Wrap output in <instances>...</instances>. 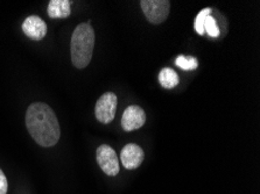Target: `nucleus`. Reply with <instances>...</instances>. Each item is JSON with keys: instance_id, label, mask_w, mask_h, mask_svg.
Returning <instances> with one entry per match:
<instances>
[{"instance_id": "13", "label": "nucleus", "mask_w": 260, "mask_h": 194, "mask_svg": "<svg viewBox=\"0 0 260 194\" xmlns=\"http://www.w3.org/2000/svg\"><path fill=\"white\" fill-rule=\"evenodd\" d=\"M211 13V9H204L200 12L198 17L195 19V30L199 35L204 34V21H206L207 17H209Z\"/></svg>"}, {"instance_id": "10", "label": "nucleus", "mask_w": 260, "mask_h": 194, "mask_svg": "<svg viewBox=\"0 0 260 194\" xmlns=\"http://www.w3.org/2000/svg\"><path fill=\"white\" fill-rule=\"evenodd\" d=\"M159 82H160V84L162 85V88L173 89V88H175L176 85H179L180 79L174 70L169 69V68H165L161 70V72L159 74Z\"/></svg>"}, {"instance_id": "12", "label": "nucleus", "mask_w": 260, "mask_h": 194, "mask_svg": "<svg viewBox=\"0 0 260 194\" xmlns=\"http://www.w3.org/2000/svg\"><path fill=\"white\" fill-rule=\"evenodd\" d=\"M207 31V34L210 37H218L219 36V28L217 22H216L215 18H212L211 15L207 17L206 21H204V33Z\"/></svg>"}, {"instance_id": "5", "label": "nucleus", "mask_w": 260, "mask_h": 194, "mask_svg": "<svg viewBox=\"0 0 260 194\" xmlns=\"http://www.w3.org/2000/svg\"><path fill=\"white\" fill-rule=\"evenodd\" d=\"M97 162L106 176L115 177L120 171L119 161L115 150L108 144H102L97 149Z\"/></svg>"}, {"instance_id": "3", "label": "nucleus", "mask_w": 260, "mask_h": 194, "mask_svg": "<svg viewBox=\"0 0 260 194\" xmlns=\"http://www.w3.org/2000/svg\"><path fill=\"white\" fill-rule=\"evenodd\" d=\"M140 6L149 22L160 25L168 17L171 3L168 0H141Z\"/></svg>"}, {"instance_id": "8", "label": "nucleus", "mask_w": 260, "mask_h": 194, "mask_svg": "<svg viewBox=\"0 0 260 194\" xmlns=\"http://www.w3.org/2000/svg\"><path fill=\"white\" fill-rule=\"evenodd\" d=\"M22 31L26 36L34 40V41H40L47 34V25L41 18L37 15H30L22 23Z\"/></svg>"}, {"instance_id": "4", "label": "nucleus", "mask_w": 260, "mask_h": 194, "mask_svg": "<svg viewBox=\"0 0 260 194\" xmlns=\"http://www.w3.org/2000/svg\"><path fill=\"white\" fill-rule=\"evenodd\" d=\"M117 104L118 99L113 92L102 94L96 104V108H94V115H96L97 120L104 125L110 124L116 117Z\"/></svg>"}, {"instance_id": "2", "label": "nucleus", "mask_w": 260, "mask_h": 194, "mask_svg": "<svg viewBox=\"0 0 260 194\" xmlns=\"http://www.w3.org/2000/svg\"><path fill=\"white\" fill-rule=\"evenodd\" d=\"M94 30L90 22H84L75 28L72 42H70V54L75 68L84 69L92 59L94 48Z\"/></svg>"}, {"instance_id": "7", "label": "nucleus", "mask_w": 260, "mask_h": 194, "mask_svg": "<svg viewBox=\"0 0 260 194\" xmlns=\"http://www.w3.org/2000/svg\"><path fill=\"white\" fill-rule=\"evenodd\" d=\"M120 160L124 168L127 170H135L139 168L144 161V151L138 144H126L120 152Z\"/></svg>"}, {"instance_id": "11", "label": "nucleus", "mask_w": 260, "mask_h": 194, "mask_svg": "<svg viewBox=\"0 0 260 194\" xmlns=\"http://www.w3.org/2000/svg\"><path fill=\"white\" fill-rule=\"evenodd\" d=\"M175 64H176V66H179V68H181L184 71H191V70L198 69L199 62L195 57H191V56L186 57V56H182V55H181V56L176 58Z\"/></svg>"}, {"instance_id": "14", "label": "nucleus", "mask_w": 260, "mask_h": 194, "mask_svg": "<svg viewBox=\"0 0 260 194\" xmlns=\"http://www.w3.org/2000/svg\"><path fill=\"white\" fill-rule=\"evenodd\" d=\"M7 188H9V184H7V179L4 172L0 169V194H6Z\"/></svg>"}, {"instance_id": "1", "label": "nucleus", "mask_w": 260, "mask_h": 194, "mask_svg": "<svg viewBox=\"0 0 260 194\" xmlns=\"http://www.w3.org/2000/svg\"><path fill=\"white\" fill-rule=\"evenodd\" d=\"M26 126L33 140L43 148L54 146L60 141L61 128L56 114L43 102H34L28 107Z\"/></svg>"}, {"instance_id": "6", "label": "nucleus", "mask_w": 260, "mask_h": 194, "mask_svg": "<svg viewBox=\"0 0 260 194\" xmlns=\"http://www.w3.org/2000/svg\"><path fill=\"white\" fill-rule=\"evenodd\" d=\"M146 122L145 110L139 106L132 105L125 109L121 118V127L125 132H132V130L139 129Z\"/></svg>"}, {"instance_id": "9", "label": "nucleus", "mask_w": 260, "mask_h": 194, "mask_svg": "<svg viewBox=\"0 0 260 194\" xmlns=\"http://www.w3.org/2000/svg\"><path fill=\"white\" fill-rule=\"evenodd\" d=\"M70 3L69 0H50L48 4L49 18L52 19H64L70 15Z\"/></svg>"}]
</instances>
